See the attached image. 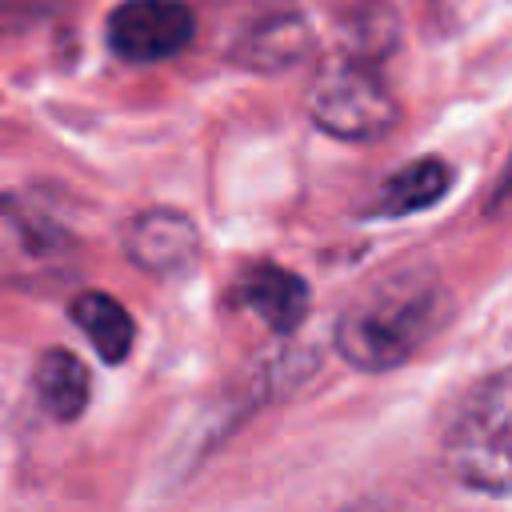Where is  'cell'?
I'll return each instance as SVG.
<instances>
[{"label":"cell","instance_id":"6da1fadb","mask_svg":"<svg viewBox=\"0 0 512 512\" xmlns=\"http://www.w3.org/2000/svg\"><path fill=\"white\" fill-rule=\"evenodd\" d=\"M444 292L428 268L396 272L360 292L336 324V348L364 372L404 364L440 324Z\"/></svg>","mask_w":512,"mask_h":512},{"label":"cell","instance_id":"7a4b0ae2","mask_svg":"<svg viewBox=\"0 0 512 512\" xmlns=\"http://www.w3.org/2000/svg\"><path fill=\"white\" fill-rule=\"evenodd\" d=\"M444 464L472 492H512V364L464 396L444 436Z\"/></svg>","mask_w":512,"mask_h":512},{"label":"cell","instance_id":"3957f363","mask_svg":"<svg viewBox=\"0 0 512 512\" xmlns=\"http://www.w3.org/2000/svg\"><path fill=\"white\" fill-rule=\"evenodd\" d=\"M80 244L44 208L0 192V284L40 292L76 276Z\"/></svg>","mask_w":512,"mask_h":512},{"label":"cell","instance_id":"277c9868","mask_svg":"<svg viewBox=\"0 0 512 512\" xmlns=\"http://www.w3.org/2000/svg\"><path fill=\"white\" fill-rule=\"evenodd\" d=\"M308 116L340 140H376L396 124V100L364 60L324 64L308 88Z\"/></svg>","mask_w":512,"mask_h":512},{"label":"cell","instance_id":"5b68a950","mask_svg":"<svg viewBox=\"0 0 512 512\" xmlns=\"http://www.w3.org/2000/svg\"><path fill=\"white\" fill-rule=\"evenodd\" d=\"M196 36V12L184 0H124L108 16V48L128 64H156L184 52Z\"/></svg>","mask_w":512,"mask_h":512},{"label":"cell","instance_id":"8992f818","mask_svg":"<svg viewBox=\"0 0 512 512\" xmlns=\"http://www.w3.org/2000/svg\"><path fill=\"white\" fill-rule=\"evenodd\" d=\"M124 248H128V260L136 268L156 272V276H172V272H184V268L196 264L200 232L184 212L148 208V212L128 220Z\"/></svg>","mask_w":512,"mask_h":512},{"label":"cell","instance_id":"52a82bcc","mask_svg":"<svg viewBox=\"0 0 512 512\" xmlns=\"http://www.w3.org/2000/svg\"><path fill=\"white\" fill-rule=\"evenodd\" d=\"M232 296H236L240 308L256 312L276 332H292L304 320V312H308V284L296 272H288V268H280L272 260L248 264L236 276Z\"/></svg>","mask_w":512,"mask_h":512},{"label":"cell","instance_id":"ba28073f","mask_svg":"<svg viewBox=\"0 0 512 512\" xmlns=\"http://www.w3.org/2000/svg\"><path fill=\"white\" fill-rule=\"evenodd\" d=\"M68 316L88 336V344L100 352V360H108V364H120L136 344V324H132L128 308L104 292H92V288L76 292L68 300Z\"/></svg>","mask_w":512,"mask_h":512},{"label":"cell","instance_id":"9c48e42d","mask_svg":"<svg viewBox=\"0 0 512 512\" xmlns=\"http://www.w3.org/2000/svg\"><path fill=\"white\" fill-rule=\"evenodd\" d=\"M448 188H452V168L440 156H420L384 180V188L368 212L372 216H412L420 208H432Z\"/></svg>","mask_w":512,"mask_h":512},{"label":"cell","instance_id":"30bf717a","mask_svg":"<svg viewBox=\"0 0 512 512\" xmlns=\"http://www.w3.org/2000/svg\"><path fill=\"white\" fill-rule=\"evenodd\" d=\"M32 384H36L40 408H44L52 420H60V424L76 420V416L88 408V368H84L68 348H48V352L36 360Z\"/></svg>","mask_w":512,"mask_h":512},{"label":"cell","instance_id":"8fae6325","mask_svg":"<svg viewBox=\"0 0 512 512\" xmlns=\"http://www.w3.org/2000/svg\"><path fill=\"white\" fill-rule=\"evenodd\" d=\"M308 48H312L308 28L296 16H276L248 36L244 60L248 68H292Z\"/></svg>","mask_w":512,"mask_h":512},{"label":"cell","instance_id":"7c38bea8","mask_svg":"<svg viewBox=\"0 0 512 512\" xmlns=\"http://www.w3.org/2000/svg\"><path fill=\"white\" fill-rule=\"evenodd\" d=\"M504 188H512V172H508V180H504Z\"/></svg>","mask_w":512,"mask_h":512}]
</instances>
